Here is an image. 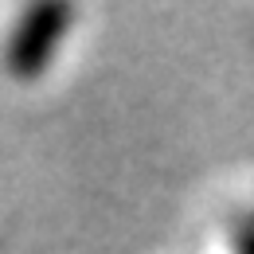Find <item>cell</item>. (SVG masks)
Instances as JSON below:
<instances>
[{
	"label": "cell",
	"instance_id": "cell-1",
	"mask_svg": "<svg viewBox=\"0 0 254 254\" xmlns=\"http://www.w3.org/2000/svg\"><path fill=\"white\" fill-rule=\"evenodd\" d=\"M66 24H70V4L63 0H43V4H32L16 32H12V43H8V66L16 78H35L43 74V66L51 63L59 39H63Z\"/></svg>",
	"mask_w": 254,
	"mask_h": 254
},
{
	"label": "cell",
	"instance_id": "cell-2",
	"mask_svg": "<svg viewBox=\"0 0 254 254\" xmlns=\"http://www.w3.org/2000/svg\"><path fill=\"white\" fill-rule=\"evenodd\" d=\"M235 254H254V219L239 227V235H235Z\"/></svg>",
	"mask_w": 254,
	"mask_h": 254
}]
</instances>
